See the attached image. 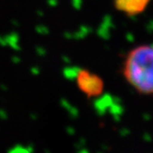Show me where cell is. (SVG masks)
Instances as JSON below:
<instances>
[{"label": "cell", "mask_w": 153, "mask_h": 153, "mask_svg": "<svg viewBox=\"0 0 153 153\" xmlns=\"http://www.w3.org/2000/svg\"><path fill=\"white\" fill-rule=\"evenodd\" d=\"M123 76L139 94L153 95V45L131 50L124 60Z\"/></svg>", "instance_id": "cell-1"}, {"label": "cell", "mask_w": 153, "mask_h": 153, "mask_svg": "<svg viewBox=\"0 0 153 153\" xmlns=\"http://www.w3.org/2000/svg\"><path fill=\"white\" fill-rule=\"evenodd\" d=\"M76 86L88 98L100 96L104 90V82L99 75L88 69H80L76 74Z\"/></svg>", "instance_id": "cell-2"}, {"label": "cell", "mask_w": 153, "mask_h": 153, "mask_svg": "<svg viewBox=\"0 0 153 153\" xmlns=\"http://www.w3.org/2000/svg\"><path fill=\"white\" fill-rule=\"evenodd\" d=\"M151 0H114V6L118 10L127 16H137L143 13Z\"/></svg>", "instance_id": "cell-3"}]
</instances>
